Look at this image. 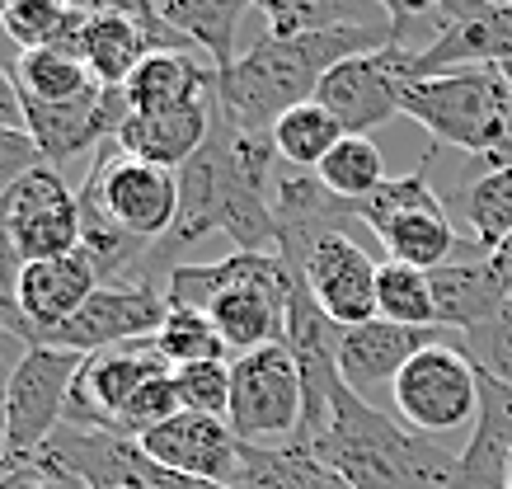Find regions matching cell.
Returning a JSON list of instances; mask_svg holds the SVG:
<instances>
[{"mask_svg":"<svg viewBox=\"0 0 512 489\" xmlns=\"http://www.w3.org/2000/svg\"><path fill=\"white\" fill-rule=\"evenodd\" d=\"M451 339V330H409V325H395V320H367V325H353L343 330L339 339V377L353 386L357 395H367L372 386H386L404 372V367L419 358L423 348Z\"/></svg>","mask_w":512,"mask_h":489,"instance_id":"obj_20","label":"cell"},{"mask_svg":"<svg viewBox=\"0 0 512 489\" xmlns=\"http://www.w3.org/2000/svg\"><path fill=\"white\" fill-rule=\"evenodd\" d=\"M62 15L66 5H52V0H5L0 5V29L19 52H43L52 48V38L62 29Z\"/></svg>","mask_w":512,"mask_h":489,"instance_id":"obj_35","label":"cell"},{"mask_svg":"<svg viewBox=\"0 0 512 489\" xmlns=\"http://www.w3.org/2000/svg\"><path fill=\"white\" fill-rule=\"evenodd\" d=\"M508 109L512 90L498 66H461V71H442V76L404 85V118H414L433 142L484 160L503 142Z\"/></svg>","mask_w":512,"mask_h":489,"instance_id":"obj_5","label":"cell"},{"mask_svg":"<svg viewBox=\"0 0 512 489\" xmlns=\"http://www.w3.org/2000/svg\"><path fill=\"white\" fill-rule=\"evenodd\" d=\"M85 358L66 348L29 344L10 377V442H5V466L29 461L57 428L66 424L71 386H76Z\"/></svg>","mask_w":512,"mask_h":489,"instance_id":"obj_12","label":"cell"},{"mask_svg":"<svg viewBox=\"0 0 512 489\" xmlns=\"http://www.w3.org/2000/svg\"><path fill=\"white\" fill-rule=\"evenodd\" d=\"M296 273L282 254H231L217 264L170 269V306H188L217 325L231 358L268 344H287V306Z\"/></svg>","mask_w":512,"mask_h":489,"instance_id":"obj_4","label":"cell"},{"mask_svg":"<svg viewBox=\"0 0 512 489\" xmlns=\"http://www.w3.org/2000/svg\"><path fill=\"white\" fill-rule=\"evenodd\" d=\"M174 395H179V410L226 419L231 414V363L174 367Z\"/></svg>","mask_w":512,"mask_h":489,"instance_id":"obj_34","label":"cell"},{"mask_svg":"<svg viewBox=\"0 0 512 489\" xmlns=\"http://www.w3.org/2000/svg\"><path fill=\"white\" fill-rule=\"evenodd\" d=\"M268 137H273V151H278L282 165L315 174L320 170V160H325L348 132H343L339 118H334L320 99H311V104H296V109L282 113Z\"/></svg>","mask_w":512,"mask_h":489,"instance_id":"obj_26","label":"cell"},{"mask_svg":"<svg viewBox=\"0 0 512 489\" xmlns=\"http://www.w3.org/2000/svg\"><path fill=\"white\" fill-rule=\"evenodd\" d=\"M15 85L24 99H38V104H66V99L94 90L90 66L80 57H66V52H19L15 62Z\"/></svg>","mask_w":512,"mask_h":489,"instance_id":"obj_30","label":"cell"},{"mask_svg":"<svg viewBox=\"0 0 512 489\" xmlns=\"http://www.w3.org/2000/svg\"><path fill=\"white\" fill-rule=\"evenodd\" d=\"M240 489H339V480L306 447H296V442H282V447H254V442H245Z\"/></svg>","mask_w":512,"mask_h":489,"instance_id":"obj_27","label":"cell"},{"mask_svg":"<svg viewBox=\"0 0 512 489\" xmlns=\"http://www.w3.org/2000/svg\"><path fill=\"white\" fill-rule=\"evenodd\" d=\"M461 344V353H466L470 363L480 367L484 377H494L503 381L512 391V301L498 311L489 325H480V330H470L456 339Z\"/></svg>","mask_w":512,"mask_h":489,"instance_id":"obj_36","label":"cell"},{"mask_svg":"<svg viewBox=\"0 0 512 489\" xmlns=\"http://www.w3.org/2000/svg\"><path fill=\"white\" fill-rule=\"evenodd\" d=\"M456 339H461V334L423 348L419 358L390 381V395H395L400 419L409 428L428 433V438L451 433V428L470 424V419L480 414V367L461 353Z\"/></svg>","mask_w":512,"mask_h":489,"instance_id":"obj_10","label":"cell"},{"mask_svg":"<svg viewBox=\"0 0 512 489\" xmlns=\"http://www.w3.org/2000/svg\"><path fill=\"white\" fill-rule=\"evenodd\" d=\"M386 43H400L395 19L353 24V29H329L311 38H259L254 48L240 52L231 71H217V113L240 132H273L287 109L311 104L320 95V80L339 62L357 52H376Z\"/></svg>","mask_w":512,"mask_h":489,"instance_id":"obj_2","label":"cell"},{"mask_svg":"<svg viewBox=\"0 0 512 489\" xmlns=\"http://www.w3.org/2000/svg\"><path fill=\"white\" fill-rule=\"evenodd\" d=\"M146 57H151V38H146L137 5H99L90 38H85V66H90L94 85L123 90Z\"/></svg>","mask_w":512,"mask_h":489,"instance_id":"obj_24","label":"cell"},{"mask_svg":"<svg viewBox=\"0 0 512 489\" xmlns=\"http://www.w3.org/2000/svg\"><path fill=\"white\" fill-rule=\"evenodd\" d=\"M489 170H512V109H508V127H503V142L489 156Z\"/></svg>","mask_w":512,"mask_h":489,"instance_id":"obj_41","label":"cell"},{"mask_svg":"<svg viewBox=\"0 0 512 489\" xmlns=\"http://www.w3.org/2000/svg\"><path fill=\"white\" fill-rule=\"evenodd\" d=\"M376 316L409 325V330H442L437 325V297H433V273L409 269V264H381L376 278Z\"/></svg>","mask_w":512,"mask_h":489,"instance_id":"obj_28","label":"cell"},{"mask_svg":"<svg viewBox=\"0 0 512 489\" xmlns=\"http://www.w3.org/2000/svg\"><path fill=\"white\" fill-rule=\"evenodd\" d=\"M264 19H268V38H311V33H329V29L376 24L362 5H339V0H268Z\"/></svg>","mask_w":512,"mask_h":489,"instance_id":"obj_33","label":"cell"},{"mask_svg":"<svg viewBox=\"0 0 512 489\" xmlns=\"http://www.w3.org/2000/svg\"><path fill=\"white\" fill-rule=\"evenodd\" d=\"M80 193H90L127 236L146 240V245H160L179 221V174L132 160L118 142L94 151V165Z\"/></svg>","mask_w":512,"mask_h":489,"instance_id":"obj_9","label":"cell"},{"mask_svg":"<svg viewBox=\"0 0 512 489\" xmlns=\"http://www.w3.org/2000/svg\"><path fill=\"white\" fill-rule=\"evenodd\" d=\"M38 165H47V160L38 151V142L29 137V127H0V198Z\"/></svg>","mask_w":512,"mask_h":489,"instance_id":"obj_37","label":"cell"},{"mask_svg":"<svg viewBox=\"0 0 512 489\" xmlns=\"http://www.w3.org/2000/svg\"><path fill=\"white\" fill-rule=\"evenodd\" d=\"M76 250H80V198L62 184V170L38 165L0 198V287L15 292V278L24 264L62 259V254Z\"/></svg>","mask_w":512,"mask_h":489,"instance_id":"obj_6","label":"cell"},{"mask_svg":"<svg viewBox=\"0 0 512 489\" xmlns=\"http://www.w3.org/2000/svg\"><path fill=\"white\" fill-rule=\"evenodd\" d=\"M127 113H132L127 90H104V85H94V90L66 99V104L24 99V127H29V137L38 142V151H43V160L52 170L85 156V151L109 146L123 132Z\"/></svg>","mask_w":512,"mask_h":489,"instance_id":"obj_16","label":"cell"},{"mask_svg":"<svg viewBox=\"0 0 512 489\" xmlns=\"http://www.w3.org/2000/svg\"><path fill=\"white\" fill-rule=\"evenodd\" d=\"M0 320L19 334V311H15V301H10V292H5V287H0Z\"/></svg>","mask_w":512,"mask_h":489,"instance_id":"obj_42","label":"cell"},{"mask_svg":"<svg viewBox=\"0 0 512 489\" xmlns=\"http://www.w3.org/2000/svg\"><path fill=\"white\" fill-rule=\"evenodd\" d=\"M306 452L348 489H451L461 457L395 414H381L348 381H339L329 424Z\"/></svg>","mask_w":512,"mask_h":489,"instance_id":"obj_3","label":"cell"},{"mask_svg":"<svg viewBox=\"0 0 512 489\" xmlns=\"http://www.w3.org/2000/svg\"><path fill=\"white\" fill-rule=\"evenodd\" d=\"M357 217L381 240L390 264H409V269L433 273L461 250V236L451 226L447 207L428 184V160L419 170L400 174V179H386L367 203H357Z\"/></svg>","mask_w":512,"mask_h":489,"instance_id":"obj_7","label":"cell"},{"mask_svg":"<svg viewBox=\"0 0 512 489\" xmlns=\"http://www.w3.org/2000/svg\"><path fill=\"white\" fill-rule=\"evenodd\" d=\"M315 179H320L334 198H343V203H367V198L386 184L381 146H376L372 137H343V142L320 160Z\"/></svg>","mask_w":512,"mask_h":489,"instance_id":"obj_29","label":"cell"},{"mask_svg":"<svg viewBox=\"0 0 512 489\" xmlns=\"http://www.w3.org/2000/svg\"><path fill=\"white\" fill-rule=\"evenodd\" d=\"M141 452L179 475H198V480H217V485L240 489V461H245V442L235 438V428L212 414H174L170 424L151 428L141 438Z\"/></svg>","mask_w":512,"mask_h":489,"instance_id":"obj_18","label":"cell"},{"mask_svg":"<svg viewBox=\"0 0 512 489\" xmlns=\"http://www.w3.org/2000/svg\"><path fill=\"white\" fill-rule=\"evenodd\" d=\"M461 207H466L470 240L498 254L512 240V170L480 174V179L461 193Z\"/></svg>","mask_w":512,"mask_h":489,"instance_id":"obj_32","label":"cell"},{"mask_svg":"<svg viewBox=\"0 0 512 489\" xmlns=\"http://www.w3.org/2000/svg\"><path fill=\"white\" fill-rule=\"evenodd\" d=\"M414 57L419 48L386 43L376 52H357L339 62L320 80V104H325L348 137H372L395 113H404V85L414 80Z\"/></svg>","mask_w":512,"mask_h":489,"instance_id":"obj_11","label":"cell"},{"mask_svg":"<svg viewBox=\"0 0 512 489\" xmlns=\"http://www.w3.org/2000/svg\"><path fill=\"white\" fill-rule=\"evenodd\" d=\"M165 316H170V301L160 297L156 287L113 283V287H99V292H94V297L85 301L66 325L38 334L33 344L66 348V353L94 358V353H113V348L156 339L160 325H165Z\"/></svg>","mask_w":512,"mask_h":489,"instance_id":"obj_13","label":"cell"},{"mask_svg":"<svg viewBox=\"0 0 512 489\" xmlns=\"http://www.w3.org/2000/svg\"><path fill=\"white\" fill-rule=\"evenodd\" d=\"M0 334H15V330H10V325H5V320H0Z\"/></svg>","mask_w":512,"mask_h":489,"instance_id":"obj_44","label":"cell"},{"mask_svg":"<svg viewBox=\"0 0 512 489\" xmlns=\"http://www.w3.org/2000/svg\"><path fill=\"white\" fill-rule=\"evenodd\" d=\"M282 160L268 132H240L226 118H212V132L193 160L179 170V221L160 240V254L198 245L202 236L235 240V254H282L273 184Z\"/></svg>","mask_w":512,"mask_h":489,"instance_id":"obj_1","label":"cell"},{"mask_svg":"<svg viewBox=\"0 0 512 489\" xmlns=\"http://www.w3.org/2000/svg\"><path fill=\"white\" fill-rule=\"evenodd\" d=\"M123 90H127L132 113L193 109V104H207V99L217 95V66L198 62L188 52H151Z\"/></svg>","mask_w":512,"mask_h":489,"instance_id":"obj_23","label":"cell"},{"mask_svg":"<svg viewBox=\"0 0 512 489\" xmlns=\"http://www.w3.org/2000/svg\"><path fill=\"white\" fill-rule=\"evenodd\" d=\"M433 297H437V325L451 334H470L512 301V269L503 254L484 250L475 240H461L442 269H433Z\"/></svg>","mask_w":512,"mask_h":489,"instance_id":"obj_17","label":"cell"},{"mask_svg":"<svg viewBox=\"0 0 512 489\" xmlns=\"http://www.w3.org/2000/svg\"><path fill=\"white\" fill-rule=\"evenodd\" d=\"M306 419V386L287 344H268L231 358V414L226 424L240 442L282 447L296 442Z\"/></svg>","mask_w":512,"mask_h":489,"instance_id":"obj_8","label":"cell"},{"mask_svg":"<svg viewBox=\"0 0 512 489\" xmlns=\"http://www.w3.org/2000/svg\"><path fill=\"white\" fill-rule=\"evenodd\" d=\"M151 344H156V353L170 367L231 363V348L217 334V325L202 316V311H188V306H170V316H165V325H160V334Z\"/></svg>","mask_w":512,"mask_h":489,"instance_id":"obj_31","label":"cell"},{"mask_svg":"<svg viewBox=\"0 0 512 489\" xmlns=\"http://www.w3.org/2000/svg\"><path fill=\"white\" fill-rule=\"evenodd\" d=\"M339 489H348V485H339Z\"/></svg>","mask_w":512,"mask_h":489,"instance_id":"obj_46","label":"cell"},{"mask_svg":"<svg viewBox=\"0 0 512 489\" xmlns=\"http://www.w3.org/2000/svg\"><path fill=\"white\" fill-rule=\"evenodd\" d=\"M212 118H217V95L207 99V104L174 109V113H127L123 132L113 142L123 146L132 160H146V165H160V170L179 174L202 151L207 132H212Z\"/></svg>","mask_w":512,"mask_h":489,"instance_id":"obj_22","label":"cell"},{"mask_svg":"<svg viewBox=\"0 0 512 489\" xmlns=\"http://www.w3.org/2000/svg\"><path fill=\"white\" fill-rule=\"evenodd\" d=\"M24 348L29 344L19 334H0V471H5V442H10V377H15Z\"/></svg>","mask_w":512,"mask_h":489,"instance_id":"obj_38","label":"cell"},{"mask_svg":"<svg viewBox=\"0 0 512 489\" xmlns=\"http://www.w3.org/2000/svg\"><path fill=\"white\" fill-rule=\"evenodd\" d=\"M174 367L156 353V344H127L113 353H94L80 367L76 386H71V405H66V424L94 428V433H118L123 410L146 391L156 377H170ZM123 438V433H118Z\"/></svg>","mask_w":512,"mask_h":489,"instance_id":"obj_15","label":"cell"},{"mask_svg":"<svg viewBox=\"0 0 512 489\" xmlns=\"http://www.w3.org/2000/svg\"><path fill=\"white\" fill-rule=\"evenodd\" d=\"M156 10L165 15L170 29L184 33L193 48L207 52L217 71H231L240 62L235 38H240V24L249 15L245 0H160Z\"/></svg>","mask_w":512,"mask_h":489,"instance_id":"obj_25","label":"cell"},{"mask_svg":"<svg viewBox=\"0 0 512 489\" xmlns=\"http://www.w3.org/2000/svg\"><path fill=\"white\" fill-rule=\"evenodd\" d=\"M123 489H141V485H123Z\"/></svg>","mask_w":512,"mask_h":489,"instance_id":"obj_45","label":"cell"},{"mask_svg":"<svg viewBox=\"0 0 512 489\" xmlns=\"http://www.w3.org/2000/svg\"><path fill=\"white\" fill-rule=\"evenodd\" d=\"M451 489H512V391L484 372L475 433L456 457Z\"/></svg>","mask_w":512,"mask_h":489,"instance_id":"obj_21","label":"cell"},{"mask_svg":"<svg viewBox=\"0 0 512 489\" xmlns=\"http://www.w3.org/2000/svg\"><path fill=\"white\" fill-rule=\"evenodd\" d=\"M0 127H24V95L5 71H0Z\"/></svg>","mask_w":512,"mask_h":489,"instance_id":"obj_40","label":"cell"},{"mask_svg":"<svg viewBox=\"0 0 512 489\" xmlns=\"http://www.w3.org/2000/svg\"><path fill=\"white\" fill-rule=\"evenodd\" d=\"M99 269L90 264V254H62V259H38V264H24L15 278V311H19V339L33 344L38 334L57 330L76 316L80 306L99 292Z\"/></svg>","mask_w":512,"mask_h":489,"instance_id":"obj_19","label":"cell"},{"mask_svg":"<svg viewBox=\"0 0 512 489\" xmlns=\"http://www.w3.org/2000/svg\"><path fill=\"white\" fill-rule=\"evenodd\" d=\"M132 485H141V489H235V485H217V480H198V475L165 471V466H156L146 452L137 457V475H132Z\"/></svg>","mask_w":512,"mask_h":489,"instance_id":"obj_39","label":"cell"},{"mask_svg":"<svg viewBox=\"0 0 512 489\" xmlns=\"http://www.w3.org/2000/svg\"><path fill=\"white\" fill-rule=\"evenodd\" d=\"M282 259L306 278L311 297L320 301V311H325L334 325L353 330V325L376 320V278H381V264H376L348 231L315 236V240H306V245L287 250Z\"/></svg>","mask_w":512,"mask_h":489,"instance_id":"obj_14","label":"cell"},{"mask_svg":"<svg viewBox=\"0 0 512 489\" xmlns=\"http://www.w3.org/2000/svg\"><path fill=\"white\" fill-rule=\"evenodd\" d=\"M498 254H503V264H508V269H512V240H508V245H503V250H498Z\"/></svg>","mask_w":512,"mask_h":489,"instance_id":"obj_43","label":"cell"}]
</instances>
